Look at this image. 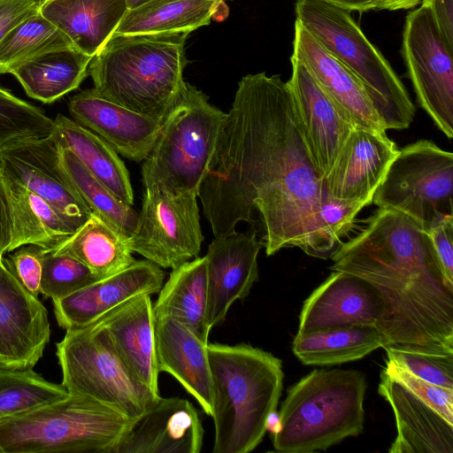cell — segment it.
<instances>
[{"label": "cell", "instance_id": "obj_1", "mask_svg": "<svg viewBox=\"0 0 453 453\" xmlns=\"http://www.w3.org/2000/svg\"><path fill=\"white\" fill-rule=\"evenodd\" d=\"M326 195L288 81L265 72L243 76L198 189L214 236L254 224L257 210L267 256L298 247L328 258L337 247L320 218Z\"/></svg>", "mask_w": 453, "mask_h": 453}, {"label": "cell", "instance_id": "obj_2", "mask_svg": "<svg viewBox=\"0 0 453 453\" xmlns=\"http://www.w3.org/2000/svg\"><path fill=\"white\" fill-rule=\"evenodd\" d=\"M330 257L331 270L357 276L380 295L384 315L379 330L387 345L453 349V283L428 234L411 218L379 208Z\"/></svg>", "mask_w": 453, "mask_h": 453}, {"label": "cell", "instance_id": "obj_3", "mask_svg": "<svg viewBox=\"0 0 453 453\" xmlns=\"http://www.w3.org/2000/svg\"><path fill=\"white\" fill-rule=\"evenodd\" d=\"M213 453H249L262 441L283 385L281 360L249 344L208 343Z\"/></svg>", "mask_w": 453, "mask_h": 453}, {"label": "cell", "instance_id": "obj_4", "mask_svg": "<svg viewBox=\"0 0 453 453\" xmlns=\"http://www.w3.org/2000/svg\"><path fill=\"white\" fill-rule=\"evenodd\" d=\"M188 35H112L89 63L93 88L128 110L163 119L185 86Z\"/></svg>", "mask_w": 453, "mask_h": 453}, {"label": "cell", "instance_id": "obj_5", "mask_svg": "<svg viewBox=\"0 0 453 453\" xmlns=\"http://www.w3.org/2000/svg\"><path fill=\"white\" fill-rule=\"evenodd\" d=\"M367 383L358 370H313L288 389L273 434L276 451L326 450L364 429Z\"/></svg>", "mask_w": 453, "mask_h": 453}, {"label": "cell", "instance_id": "obj_6", "mask_svg": "<svg viewBox=\"0 0 453 453\" xmlns=\"http://www.w3.org/2000/svg\"><path fill=\"white\" fill-rule=\"evenodd\" d=\"M134 421L90 397L69 393L0 418V453H112Z\"/></svg>", "mask_w": 453, "mask_h": 453}, {"label": "cell", "instance_id": "obj_7", "mask_svg": "<svg viewBox=\"0 0 453 453\" xmlns=\"http://www.w3.org/2000/svg\"><path fill=\"white\" fill-rule=\"evenodd\" d=\"M296 21L363 84L384 127L408 128L416 108L380 50L367 39L350 12L320 0H297Z\"/></svg>", "mask_w": 453, "mask_h": 453}, {"label": "cell", "instance_id": "obj_8", "mask_svg": "<svg viewBox=\"0 0 453 453\" xmlns=\"http://www.w3.org/2000/svg\"><path fill=\"white\" fill-rule=\"evenodd\" d=\"M226 113L188 82L164 117L156 142L143 160L145 188L197 196Z\"/></svg>", "mask_w": 453, "mask_h": 453}, {"label": "cell", "instance_id": "obj_9", "mask_svg": "<svg viewBox=\"0 0 453 453\" xmlns=\"http://www.w3.org/2000/svg\"><path fill=\"white\" fill-rule=\"evenodd\" d=\"M56 347L62 384L70 394L90 397L133 420L160 398L133 377L97 320L67 329Z\"/></svg>", "mask_w": 453, "mask_h": 453}, {"label": "cell", "instance_id": "obj_10", "mask_svg": "<svg viewBox=\"0 0 453 453\" xmlns=\"http://www.w3.org/2000/svg\"><path fill=\"white\" fill-rule=\"evenodd\" d=\"M372 203L405 214L426 232L453 218V154L425 139L399 150Z\"/></svg>", "mask_w": 453, "mask_h": 453}, {"label": "cell", "instance_id": "obj_11", "mask_svg": "<svg viewBox=\"0 0 453 453\" xmlns=\"http://www.w3.org/2000/svg\"><path fill=\"white\" fill-rule=\"evenodd\" d=\"M402 56L420 107L449 138L453 137V46L424 1L405 18Z\"/></svg>", "mask_w": 453, "mask_h": 453}, {"label": "cell", "instance_id": "obj_12", "mask_svg": "<svg viewBox=\"0 0 453 453\" xmlns=\"http://www.w3.org/2000/svg\"><path fill=\"white\" fill-rule=\"evenodd\" d=\"M196 196L146 188L135 229L133 252L162 268H175L198 257L203 241Z\"/></svg>", "mask_w": 453, "mask_h": 453}, {"label": "cell", "instance_id": "obj_13", "mask_svg": "<svg viewBox=\"0 0 453 453\" xmlns=\"http://www.w3.org/2000/svg\"><path fill=\"white\" fill-rule=\"evenodd\" d=\"M0 167L48 202L77 229L91 216L60 167L58 143L51 134L2 147Z\"/></svg>", "mask_w": 453, "mask_h": 453}, {"label": "cell", "instance_id": "obj_14", "mask_svg": "<svg viewBox=\"0 0 453 453\" xmlns=\"http://www.w3.org/2000/svg\"><path fill=\"white\" fill-rule=\"evenodd\" d=\"M50 337L48 312L4 261L0 265V365L33 367Z\"/></svg>", "mask_w": 453, "mask_h": 453}, {"label": "cell", "instance_id": "obj_15", "mask_svg": "<svg viewBox=\"0 0 453 453\" xmlns=\"http://www.w3.org/2000/svg\"><path fill=\"white\" fill-rule=\"evenodd\" d=\"M383 315L382 299L372 284L357 276L333 271L304 301L297 334L352 326L379 329Z\"/></svg>", "mask_w": 453, "mask_h": 453}, {"label": "cell", "instance_id": "obj_16", "mask_svg": "<svg viewBox=\"0 0 453 453\" xmlns=\"http://www.w3.org/2000/svg\"><path fill=\"white\" fill-rule=\"evenodd\" d=\"M290 60L292 75L288 83L296 114L314 165L325 180L355 126L308 68L292 56Z\"/></svg>", "mask_w": 453, "mask_h": 453}, {"label": "cell", "instance_id": "obj_17", "mask_svg": "<svg viewBox=\"0 0 453 453\" xmlns=\"http://www.w3.org/2000/svg\"><path fill=\"white\" fill-rule=\"evenodd\" d=\"M263 243L255 233L235 230L215 236L205 257L207 321L211 328L225 320L236 300L244 299L258 279L257 256Z\"/></svg>", "mask_w": 453, "mask_h": 453}, {"label": "cell", "instance_id": "obj_18", "mask_svg": "<svg viewBox=\"0 0 453 453\" xmlns=\"http://www.w3.org/2000/svg\"><path fill=\"white\" fill-rule=\"evenodd\" d=\"M68 111L73 120L101 137L119 155L134 162L149 156L163 120L117 104L93 88L72 96Z\"/></svg>", "mask_w": 453, "mask_h": 453}, {"label": "cell", "instance_id": "obj_19", "mask_svg": "<svg viewBox=\"0 0 453 453\" xmlns=\"http://www.w3.org/2000/svg\"><path fill=\"white\" fill-rule=\"evenodd\" d=\"M398 151L386 133L355 127L324 180L327 194L371 204Z\"/></svg>", "mask_w": 453, "mask_h": 453}, {"label": "cell", "instance_id": "obj_20", "mask_svg": "<svg viewBox=\"0 0 453 453\" xmlns=\"http://www.w3.org/2000/svg\"><path fill=\"white\" fill-rule=\"evenodd\" d=\"M164 280L165 273L156 264L135 261L111 276L53 299L56 319L65 330L86 326L135 296L158 293Z\"/></svg>", "mask_w": 453, "mask_h": 453}, {"label": "cell", "instance_id": "obj_21", "mask_svg": "<svg viewBox=\"0 0 453 453\" xmlns=\"http://www.w3.org/2000/svg\"><path fill=\"white\" fill-rule=\"evenodd\" d=\"M203 440L195 406L185 398L160 396L134 421L112 453H199Z\"/></svg>", "mask_w": 453, "mask_h": 453}, {"label": "cell", "instance_id": "obj_22", "mask_svg": "<svg viewBox=\"0 0 453 453\" xmlns=\"http://www.w3.org/2000/svg\"><path fill=\"white\" fill-rule=\"evenodd\" d=\"M292 57L308 68L355 127L386 133L383 122L361 81L297 21L295 22Z\"/></svg>", "mask_w": 453, "mask_h": 453}, {"label": "cell", "instance_id": "obj_23", "mask_svg": "<svg viewBox=\"0 0 453 453\" xmlns=\"http://www.w3.org/2000/svg\"><path fill=\"white\" fill-rule=\"evenodd\" d=\"M378 392L395 418L389 453H453V424L384 370Z\"/></svg>", "mask_w": 453, "mask_h": 453}, {"label": "cell", "instance_id": "obj_24", "mask_svg": "<svg viewBox=\"0 0 453 453\" xmlns=\"http://www.w3.org/2000/svg\"><path fill=\"white\" fill-rule=\"evenodd\" d=\"M96 320L107 330L114 349L133 377L159 395L155 315L150 296H135Z\"/></svg>", "mask_w": 453, "mask_h": 453}, {"label": "cell", "instance_id": "obj_25", "mask_svg": "<svg viewBox=\"0 0 453 453\" xmlns=\"http://www.w3.org/2000/svg\"><path fill=\"white\" fill-rule=\"evenodd\" d=\"M206 343L169 316L155 318L157 369L174 377L212 416V383Z\"/></svg>", "mask_w": 453, "mask_h": 453}, {"label": "cell", "instance_id": "obj_26", "mask_svg": "<svg viewBox=\"0 0 453 453\" xmlns=\"http://www.w3.org/2000/svg\"><path fill=\"white\" fill-rule=\"evenodd\" d=\"M125 0H42L39 12L73 47L93 58L127 12Z\"/></svg>", "mask_w": 453, "mask_h": 453}, {"label": "cell", "instance_id": "obj_27", "mask_svg": "<svg viewBox=\"0 0 453 453\" xmlns=\"http://www.w3.org/2000/svg\"><path fill=\"white\" fill-rule=\"evenodd\" d=\"M1 171L12 226L7 253L24 245L51 250L77 230L43 198Z\"/></svg>", "mask_w": 453, "mask_h": 453}, {"label": "cell", "instance_id": "obj_28", "mask_svg": "<svg viewBox=\"0 0 453 453\" xmlns=\"http://www.w3.org/2000/svg\"><path fill=\"white\" fill-rule=\"evenodd\" d=\"M153 304L155 318L169 316L209 343L207 277L205 257H196L171 272Z\"/></svg>", "mask_w": 453, "mask_h": 453}, {"label": "cell", "instance_id": "obj_29", "mask_svg": "<svg viewBox=\"0 0 453 453\" xmlns=\"http://www.w3.org/2000/svg\"><path fill=\"white\" fill-rule=\"evenodd\" d=\"M53 123L51 134L56 142L69 149L119 198L133 205L129 173L119 154L101 137L71 118L59 113Z\"/></svg>", "mask_w": 453, "mask_h": 453}, {"label": "cell", "instance_id": "obj_30", "mask_svg": "<svg viewBox=\"0 0 453 453\" xmlns=\"http://www.w3.org/2000/svg\"><path fill=\"white\" fill-rule=\"evenodd\" d=\"M92 58L76 49H65L28 60L10 73L29 97L52 104L80 87Z\"/></svg>", "mask_w": 453, "mask_h": 453}, {"label": "cell", "instance_id": "obj_31", "mask_svg": "<svg viewBox=\"0 0 453 453\" xmlns=\"http://www.w3.org/2000/svg\"><path fill=\"white\" fill-rule=\"evenodd\" d=\"M225 2L216 0H152L127 10L113 35L192 32L222 19Z\"/></svg>", "mask_w": 453, "mask_h": 453}, {"label": "cell", "instance_id": "obj_32", "mask_svg": "<svg viewBox=\"0 0 453 453\" xmlns=\"http://www.w3.org/2000/svg\"><path fill=\"white\" fill-rule=\"evenodd\" d=\"M47 250L78 260L100 279L135 262L128 239L93 214L62 243Z\"/></svg>", "mask_w": 453, "mask_h": 453}, {"label": "cell", "instance_id": "obj_33", "mask_svg": "<svg viewBox=\"0 0 453 453\" xmlns=\"http://www.w3.org/2000/svg\"><path fill=\"white\" fill-rule=\"evenodd\" d=\"M386 345L377 327L352 326L296 334L292 349L304 365H331L363 358Z\"/></svg>", "mask_w": 453, "mask_h": 453}, {"label": "cell", "instance_id": "obj_34", "mask_svg": "<svg viewBox=\"0 0 453 453\" xmlns=\"http://www.w3.org/2000/svg\"><path fill=\"white\" fill-rule=\"evenodd\" d=\"M58 147L60 167L91 214L129 240L138 212L98 180L69 149L58 143Z\"/></svg>", "mask_w": 453, "mask_h": 453}, {"label": "cell", "instance_id": "obj_35", "mask_svg": "<svg viewBox=\"0 0 453 453\" xmlns=\"http://www.w3.org/2000/svg\"><path fill=\"white\" fill-rule=\"evenodd\" d=\"M75 49L71 40L40 12L12 29L0 44V73L46 53Z\"/></svg>", "mask_w": 453, "mask_h": 453}, {"label": "cell", "instance_id": "obj_36", "mask_svg": "<svg viewBox=\"0 0 453 453\" xmlns=\"http://www.w3.org/2000/svg\"><path fill=\"white\" fill-rule=\"evenodd\" d=\"M68 394L62 383L45 380L33 367L0 365V418L58 401Z\"/></svg>", "mask_w": 453, "mask_h": 453}, {"label": "cell", "instance_id": "obj_37", "mask_svg": "<svg viewBox=\"0 0 453 453\" xmlns=\"http://www.w3.org/2000/svg\"><path fill=\"white\" fill-rule=\"evenodd\" d=\"M387 359L432 384L453 388V349L411 343L383 348Z\"/></svg>", "mask_w": 453, "mask_h": 453}, {"label": "cell", "instance_id": "obj_38", "mask_svg": "<svg viewBox=\"0 0 453 453\" xmlns=\"http://www.w3.org/2000/svg\"><path fill=\"white\" fill-rule=\"evenodd\" d=\"M53 119L0 84V149L12 142L50 135Z\"/></svg>", "mask_w": 453, "mask_h": 453}, {"label": "cell", "instance_id": "obj_39", "mask_svg": "<svg viewBox=\"0 0 453 453\" xmlns=\"http://www.w3.org/2000/svg\"><path fill=\"white\" fill-rule=\"evenodd\" d=\"M99 280L78 260L43 249L40 288L43 296L62 298Z\"/></svg>", "mask_w": 453, "mask_h": 453}, {"label": "cell", "instance_id": "obj_40", "mask_svg": "<svg viewBox=\"0 0 453 453\" xmlns=\"http://www.w3.org/2000/svg\"><path fill=\"white\" fill-rule=\"evenodd\" d=\"M383 370L397 379L445 419L453 424V388H442L427 382L389 359H386Z\"/></svg>", "mask_w": 453, "mask_h": 453}, {"label": "cell", "instance_id": "obj_41", "mask_svg": "<svg viewBox=\"0 0 453 453\" xmlns=\"http://www.w3.org/2000/svg\"><path fill=\"white\" fill-rule=\"evenodd\" d=\"M365 206L364 202L340 200L326 195L321 204L320 218L327 236L336 247L353 228L357 215Z\"/></svg>", "mask_w": 453, "mask_h": 453}, {"label": "cell", "instance_id": "obj_42", "mask_svg": "<svg viewBox=\"0 0 453 453\" xmlns=\"http://www.w3.org/2000/svg\"><path fill=\"white\" fill-rule=\"evenodd\" d=\"M3 261L21 285L32 295L41 294L43 249L35 245L21 246Z\"/></svg>", "mask_w": 453, "mask_h": 453}, {"label": "cell", "instance_id": "obj_43", "mask_svg": "<svg viewBox=\"0 0 453 453\" xmlns=\"http://www.w3.org/2000/svg\"><path fill=\"white\" fill-rule=\"evenodd\" d=\"M426 233L447 279L453 283V218L440 222Z\"/></svg>", "mask_w": 453, "mask_h": 453}, {"label": "cell", "instance_id": "obj_44", "mask_svg": "<svg viewBox=\"0 0 453 453\" xmlns=\"http://www.w3.org/2000/svg\"><path fill=\"white\" fill-rule=\"evenodd\" d=\"M39 0H0V44L7 34L39 12Z\"/></svg>", "mask_w": 453, "mask_h": 453}, {"label": "cell", "instance_id": "obj_45", "mask_svg": "<svg viewBox=\"0 0 453 453\" xmlns=\"http://www.w3.org/2000/svg\"><path fill=\"white\" fill-rule=\"evenodd\" d=\"M432 11L435 22L446 38L453 46V0H425Z\"/></svg>", "mask_w": 453, "mask_h": 453}, {"label": "cell", "instance_id": "obj_46", "mask_svg": "<svg viewBox=\"0 0 453 453\" xmlns=\"http://www.w3.org/2000/svg\"><path fill=\"white\" fill-rule=\"evenodd\" d=\"M12 238V226L7 198L0 167V255L8 252Z\"/></svg>", "mask_w": 453, "mask_h": 453}, {"label": "cell", "instance_id": "obj_47", "mask_svg": "<svg viewBox=\"0 0 453 453\" xmlns=\"http://www.w3.org/2000/svg\"><path fill=\"white\" fill-rule=\"evenodd\" d=\"M349 12L379 11L381 0H320Z\"/></svg>", "mask_w": 453, "mask_h": 453}, {"label": "cell", "instance_id": "obj_48", "mask_svg": "<svg viewBox=\"0 0 453 453\" xmlns=\"http://www.w3.org/2000/svg\"><path fill=\"white\" fill-rule=\"evenodd\" d=\"M425 0H381L380 10L398 11L408 10L420 5Z\"/></svg>", "mask_w": 453, "mask_h": 453}, {"label": "cell", "instance_id": "obj_49", "mask_svg": "<svg viewBox=\"0 0 453 453\" xmlns=\"http://www.w3.org/2000/svg\"><path fill=\"white\" fill-rule=\"evenodd\" d=\"M280 429V416L276 410L273 411L267 417L265 422V430L272 435L276 434Z\"/></svg>", "mask_w": 453, "mask_h": 453}, {"label": "cell", "instance_id": "obj_50", "mask_svg": "<svg viewBox=\"0 0 453 453\" xmlns=\"http://www.w3.org/2000/svg\"><path fill=\"white\" fill-rule=\"evenodd\" d=\"M125 1H126L127 9L132 10V9L137 8L146 3H149L152 0H125Z\"/></svg>", "mask_w": 453, "mask_h": 453}, {"label": "cell", "instance_id": "obj_51", "mask_svg": "<svg viewBox=\"0 0 453 453\" xmlns=\"http://www.w3.org/2000/svg\"><path fill=\"white\" fill-rule=\"evenodd\" d=\"M3 258H4V256L0 255V265L3 263Z\"/></svg>", "mask_w": 453, "mask_h": 453}, {"label": "cell", "instance_id": "obj_52", "mask_svg": "<svg viewBox=\"0 0 453 453\" xmlns=\"http://www.w3.org/2000/svg\"><path fill=\"white\" fill-rule=\"evenodd\" d=\"M216 1H219V2H225L226 0H216Z\"/></svg>", "mask_w": 453, "mask_h": 453}, {"label": "cell", "instance_id": "obj_53", "mask_svg": "<svg viewBox=\"0 0 453 453\" xmlns=\"http://www.w3.org/2000/svg\"><path fill=\"white\" fill-rule=\"evenodd\" d=\"M39 1H41V2H42V0H39Z\"/></svg>", "mask_w": 453, "mask_h": 453}]
</instances>
